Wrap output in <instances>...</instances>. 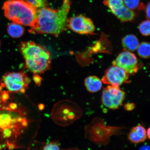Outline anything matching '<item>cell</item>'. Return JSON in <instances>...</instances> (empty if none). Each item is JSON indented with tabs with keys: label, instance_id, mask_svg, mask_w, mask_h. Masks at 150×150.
I'll use <instances>...</instances> for the list:
<instances>
[{
	"label": "cell",
	"instance_id": "cell-1",
	"mask_svg": "<svg viewBox=\"0 0 150 150\" xmlns=\"http://www.w3.org/2000/svg\"><path fill=\"white\" fill-rule=\"evenodd\" d=\"M71 5L70 0H63L58 10L44 7L38 11L37 18L29 31L33 34H49L58 36L67 27V16Z\"/></svg>",
	"mask_w": 150,
	"mask_h": 150
},
{
	"label": "cell",
	"instance_id": "cell-2",
	"mask_svg": "<svg viewBox=\"0 0 150 150\" xmlns=\"http://www.w3.org/2000/svg\"><path fill=\"white\" fill-rule=\"evenodd\" d=\"M19 48L25 59V66L31 72L35 74H41L50 69L51 56L45 47L28 41L21 43Z\"/></svg>",
	"mask_w": 150,
	"mask_h": 150
},
{
	"label": "cell",
	"instance_id": "cell-3",
	"mask_svg": "<svg viewBox=\"0 0 150 150\" xmlns=\"http://www.w3.org/2000/svg\"><path fill=\"white\" fill-rule=\"evenodd\" d=\"M20 110H13L7 102L2 100L0 94V150L15 144L14 139L20 134V125L15 114Z\"/></svg>",
	"mask_w": 150,
	"mask_h": 150
},
{
	"label": "cell",
	"instance_id": "cell-4",
	"mask_svg": "<svg viewBox=\"0 0 150 150\" xmlns=\"http://www.w3.org/2000/svg\"><path fill=\"white\" fill-rule=\"evenodd\" d=\"M36 7L23 0H8L4 4L5 16L13 22L32 27L36 21Z\"/></svg>",
	"mask_w": 150,
	"mask_h": 150
},
{
	"label": "cell",
	"instance_id": "cell-5",
	"mask_svg": "<svg viewBox=\"0 0 150 150\" xmlns=\"http://www.w3.org/2000/svg\"><path fill=\"white\" fill-rule=\"evenodd\" d=\"M30 82L27 75L23 72L5 73L0 80V91L5 88L8 92L23 93Z\"/></svg>",
	"mask_w": 150,
	"mask_h": 150
},
{
	"label": "cell",
	"instance_id": "cell-6",
	"mask_svg": "<svg viewBox=\"0 0 150 150\" xmlns=\"http://www.w3.org/2000/svg\"><path fill=\"white\" fill-rule=\"evenodd\" d=\"M125 97V91L119 87L108 86L103 90L102 101L106 107L115 110L122 105Z\"/></svg>",
	"mask_w": 150,
	"mask_h": 150
},
{
	"label": "cell",
	"instance_id": "cell-7",
	"mask_svg": "<svg viewBox=\"0 0 150 150\" xmlns=\"http://www.w3.org/2000/svg\"><path fill=\"white\" fill-rule=\"evenodd\" d=\"M103 4L122 22L132 21L136 18V13L127 8L123 0H104Z\"/></svg>",
	"mask_w": 150,
	"mask_h": 150
},
{
	"label": "cell",
	"instance_id": "cell-8",
	"mask_svg": "<svg viewBox=\"0 0 150 150\" xmlns=\"http://www.w3.org/2000/svg\"><path fill=\"white\" fill-rule=\"evenodd\" d=\"M67 27L81 35L92 34L95 31L93 21L82 15H78L68 19Z\"/></svg>",
	"mask_w": 150,
	"mask_h": 150
},
{
	"label": "cell",
	"instance_id": "cell-9",
	"mask_svg": "<svg viewBox=\"0 0 150 150\" xmlns=\"http://www.w3.org/2000/svg\"><path fill=\"white\" fill-rule=\"evenodd\" d=\"M129 75L122 69L113 65L106 70L102 81L109 86L119 87L128 82Z\"/></svg>",
	"mask_w": 150,
	"mask_h": 150
},
{
	"label": "cell",
	"instance_id": "cell-10",
	"mask_svg": "<svg viewBox=\"0 0 150 150\" xmlns=\"http://www.w3.org/2000/svg\"><path fill=\"white\" fill-rule=\"evenodd\" d=\"M112 64L122 69L129 75L134 74L138 70V61L136 55L128 51L120 54Z\"/></svg>",
	"mask_w": 150,
	"mask_h": 150
},
{
	"label": "cell",
	"instance_id": "cell-11",
	"mask_svg": "<svg viewBox=\"0 0 150 150\" xmlns=\"http://www.w3.org/2000/svg\"><path fill=\"white\" fill-rule=\"evenodd\" d=\"M147 137V131L141 125L133 127L128 136L129 140L134 144L141 143L145 141Z\"/></svg>",
	"mask_w": 150,
	"mask_h": 150
},
{
	"label": "cell",
	"instance_id": "cell-12",
	"mask_svg": "<svg viewBox=\"0 0 150 150\" xmlns=\"http://www.w3.org/2000/svg\"><path fill=\"white\" fill-rule=\"evenodd\" d=\"M122 43L124 49L129 52L135 51L139 44L137 37L132 34L127 35L123 37Z\"/></svg>",
	"mask_w": 150,
	"mask_h": 150
},
{
	"label": "cell",
	"instance_id": "cell-13",
	"mask_svg": "<svg viewBox=\"0 0 150 150\" xmlns=\"http://www.w3.org/2000/svg\"><path fill=\"white\" fill-rule=\"evenodd\" d=\"M84 84L88 91L94 93L99 91L102 88V82L96 76H90L84 80Z\"/></svg>",
	"mask_w": 150,
	"mask_h": 150
},
{
	"label": "cell",
	"instance_id": "cell-14",
	"mask_svg": "<svg viewBox=\"0 0 150 150\" xmlns=\"http://www.w3.org/2000/svg\"><path fill=\"white\" fill-rule=\"evenodd\" d=\"M8 35L13 38H18L23 35L24 29L21 24L12 22L9 24L7 28Z\"/></svg>",
	"mask_w": 150,
	"mask_h": 150
},
{
	"label": "cell",
	"instance_id": "cell-15",
	"mask_svg": "<svg viewBox=\"0 0 150 150\" xmlns=\"http://www.w3.org/2000/svg\"><path fill=\"white\" fill-rule=\"evenodd\" d=\"M125 6L131 10H144L145 6L141 0H123Z\"/></svg>",
	"mask_w": 150,
	"mask_h": 150
},
{
	"label": "cell",
	"instance_id": "cell-16",
	"mask_svg": "<svg viewBox=\"0 0 150 150\" xmlns=\"http://www.w3.org/2000/svg\"><path fill=\"white\" fill-rule=\"evenodd\" d=\"M150 44L147 42L141 43L138 47V54L143 59H149L150 57Z\"/></svg>",
	"mask_w": 150,
	"mask_h": 150
},
{
	"label": "cell",
	"instance_id": "cell-17",
	"mask_svg": "<svg viewBox=\"0 0 150 150\" xmlns=\"http://www.w3.org/2000/svg\"><path fill=\"white\" fill-rule=\"evenodd\" d=\"M150 21L148 20L144 21L141 23L139 26V30L142 35L149 36L150 35Z\"/></svg>",
	"mask_w": 150,
	"mask_h": 150
},
{
	"label": "cell",
	"instance_id": "cell-18",
	"mask_svg": "<svg viewBox=\"0 0 150 150\" xmlns=\"http://www.w3.org/2000/svg\"><path fill=\"white\" fill-rule=\"evenodd\" d=\"M36 8H42L46 5L45 0H25Z\"/></svg>",
	"mask_w": 150,
	"mask_h": 150
},
{
	"label": "cell",
	"instance_id": "cell-19",
	"mask_svg": "<svg viewBox=\"0 0 150 150\" xmlns=\"http://www.w3.org/2000/svg\"><path fill=\"white\" fill-rule=\"evenodd\" d=\"M42 150H60L58 142H52L46 144L43 148Z\"/></svg>",
	"mask_w": 150,
	"mask_h": 150
},
{
	"label": "cell",
	"instance_id": "cell-20",
	"mask_svg": "<svg viewBox=\"0 0 150 150\" xmlns=\"http://www.w3.org/2000/svg\"><path fill=\"white\" fill-rule=\"evenodd\" d=\"M150 3L149 2L145 6V8L144 9L145 11L146 18L148 20H149L150 19Z\"/></svg>",
	"mask_w": 150,
	"mask_h": 150
},
{
	"label": "cell",
	"instance_id": "cell-21",
	"mask_svg": "<svg viewBox=\"0 0 150 150\" xmlns=\"http://www.w3.org/2000/svg\"><path fill=\"white\" fill-rule=\"evenodd\" d=\"M135 107V105L134 103H127L125 105V110L128 111H130L134 109Z\"/></svg>",
	"mask_w": 150,
	"mask_h": 150
},
{
	"label": "cell",
	"instance_id": "cell-22",
	"mask_svg": "<svg viewBox=\"0 0 150 150\" xmlns=\"http://www.w3.org/2000/svg\"><path fill=\"white\" fill-rule=\"evenodd\" d=\"M8 105L9 107H10L13 110H17L18 108V105L16 103H8Z\"/></svg>",
	"mask_w": 150,
	"mask_h": 150
},
{
	"label": "cell",
	"instance_id": "cell-23",
	"mask_svg": "<svg viewBox=\"0 0 150 150\" xmlns=\"http://www.w3.org/2000/svg\"><path fill=\"white\" fill-rule=\"evenodd\" d=\"M41 78L40 76L36 75L34 76V79L37 85H39L41 83Z\"/></svg>",
	"mask_w": 150,
	"mask_h": 150
},
{
	"label": "cell",
	"instance_id": "cell-24",
	"mask_svg": "<svg viewBox=\"0 0 150 150\" xmlns=\"http://www.w3.org/2000/svg\"><path fill=\"white\" fill-rule=\"evenodd\" d=\"M22 126L23 127H26L28 126V122L27 120L24 119V118L21 123Z\"/></svg>",
	"mask_w": 150,
	"mask_h": 150
},
{
	"label": "cell",
	"instance_id": "cell-25",
	"mask_svg": "<svg viewBox=\"0 0 150 150\" xmlns=\"http://www.w3.org/2000/svg\"><path fill=\"white\" fill-rule=\"evenodd\" d=\"M139 150H150L149 146L148 145H144L140 148Z\"/></svg>",
	"mask_w": 150,
	"mask_h": 150
},
{
	"label": "cell",
	"instance_id": "cell-26",
	"mask_svg": "<svg viewBox=\"0 0 150 150\" xmlns=\"http://www.w3.org/2000/svg\"><path fill=\"white\" fill-rule=\"evenodd\" d=\"M38 108L39 109L42 111V110H44L45 108L44 105L42 104H39L38 105Z\"/></svg>",
	"mask_w": 150,
	"mask_h": 150
},
{
	"label": "cell",
	"instance_id": "cell-27",
	"mask_svg": "<svg viewBox=\"0 0 150 150\" xmlns=\"http://www.w3.org/2000/svg\"><path fill=\"white\" fill-rule=\"evenodd\" d=\"M150 128H149V129H148V130L147 131V137H148L149 138V139L150 138Z\"/></svg>",
	"mask_w": 150,
	"mask_h": 150
},
{
	"label": "cell",
	"instance_id": "cell-28",
	"mask_svg": "<svg viewBox=\"0 0 150 150\" xmlns=\"http://www.w3.org/2000/svg\"><path fill=\"white\" fill-rule=\"evenodd\" d=\"M1 41H0V47H1Z\"/></svg>",
	"mask_w": 150,
	"mask_h": 150
}]
</instances>
